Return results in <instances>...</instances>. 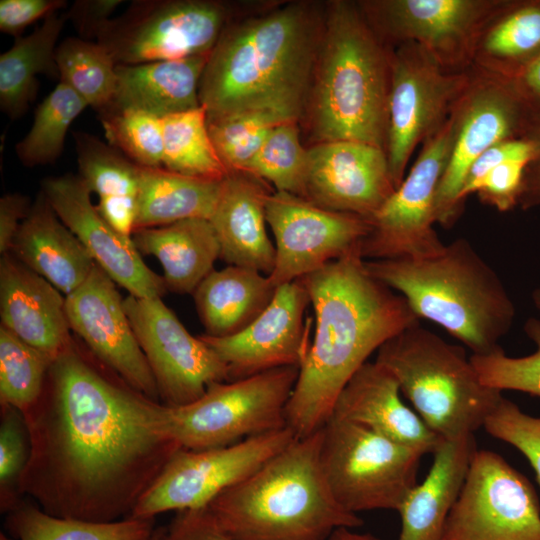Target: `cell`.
<instances>
[{
	"label": "cell",
	"instance_id": "33",
	"mask_svg": "<svg viewBox=\"0 0 540 540\" xmlns=\"http://www.w3.org/2000/svg\"><path fill=\"white\" fill-rule=\"evenodd\" d=\"M223 179L195 178L164 168L141 167L135 230L190 218L209 220L218 202Z\"/></svg>",
	"mask_w": 540,
	"mask_h": 540
},
{
	"label": "cell",
	"instance_id": "29",
	"mask_svg": "<svg viewBox=\"0 0 540 540\" xmlns=\"http://www.w3.org/2000/svg\"><path fill=\"white\" fill-rule=\"evenodd\" d=\"M131 238L141 255L159 261L167 290L177 294H193L220 258L217 235L210 221L203 218L137 229Z\"/></svg>",
	"mask_w": 540,
	"mask_h": 540
},
{
	"label": "cell",
	"instance_id": "28",
	"mask_svg": "<svg viewBox=\"0 0 540 540\" xmlns=\"http://www.w3.org/2000/svg\"><path fill=\"white\" fill-rule=\"evenodd\" d=\"M209 54L117 65L116 92L107 110L135 109L164 118L200 107L199 86Z\"/></svg>",
	"mask_w": 540,
	"mask_h": 540
},
{
	"label": "cell",
	"instance_id": "2",
	"mask_svg": "<svg viewBox=\"0 0 540 540\" xmlns=\"http://www.w3.org/2000/svg\"><path fill=\"white\" fill-rule=\"evenodd\" d=\"M300 279L315 330L285 411L296 438L326 423L339 393L373 352L419 324L407 301L367 271L360 249Z\"/></svg>",
	"mask_w": 540,
	"mask_h": 540
},
{
	"label": "cell",
	"instance_id": "57",
	"mask_svg": "<svg viewBox=\"0 0 540 540\" xmlns=\"http://www.w3.org/2000/svg\"><path fill=\"white\" fill-rule=\"evenodd\" d=\"M162 527H156L149 540H160Z\"/></svg>",
	"mask_w": 540,
	"mask_h": 540
},
{
	"label": "cell",
	"instance_id": "47",
	"mask_svg": "<svg viewBox=\"0 0 540 540\" xmlns=\"http://www.w3.org/2000/svg\"><path fill=\"white\" fill-rule=\"evenodd\" d=\"M540 159V148L528 137L499 142L482 153L469 168L458 196L461 206L469 196L471 187L492 168L506 162L530 164Z\"/></svg>",
	"mask_w": 540,
	"mask_h": 540
},
{
	"label": "cell",
	"instance_id": "35",
	"mask_svg": "<svg viewBox=\"0 0 540 540\" xmlns=\"http://www.w3.org/2000/svg\"><path fill=\"white\" fill-rule=\"evenodd\" d=\"M6 528L17 540H149L156 527L154 518L94 522L53 516L20 502L8 513Z\"/></svg>",
	"mask_w": 540,
	"mask_h": 540
},
{
	"label": "cell",
	"instance_id": "27",
	"mask_svg": "<svg viewBox=\"0 0 540 540\" xmlns=\"http://www.w3.org/2000/svg\"><path fill=\"white\" fill-rule=\"evenodd\" d=\"M477 451L474 434L443 440L421 484L414 486L397 510V540H441L447 518L464 485Z\"/></svg>",
	"mask_w": 540,
	"mask_h": 540
},
{
	"label": "cell",
	"instance_id": "26",
	"mask_svg": "<svg viewBox=\"0 0 540 540\" xmlns=\"http://www.w3.org/2000/svg\"><path fill=\"white\" fill-rule=\"evenodd\" d=\"M9 253L65 296L80 287L96 265L42 192L22 221Z\"/></svg>",
	"mask_w": 540,
	"mask_h": 540
},
{
	"label": "cell",
	"instance_id": "5",
	"mask_svg": "<svg viewBox=\"0 0 540 540\" xmlns=\"http://www.w3.org/2000/svg\"><path fill=\"white\" fill-rule=\"evenodd\" d=\"M322 427L295 438L205 508L230 540H326L363 520L333 496L320 465Z\"/></svg>",
	"mask_w": 540,
	"mask_h": 540
},
{
	"label": "cell",
	"instance_id": "12",
	"mask_svg": "<svg viewBox=\"0 0 540 540\" xmlns=\"http://www.w3.org/2000/svg\"><path fill=\"white\" fill-rule=\"evenodd\" d=\"M452 115L453 143L435 203L436 222L445 228L461 214L458 196L473 162L499 142L527 137L537 119L510 79L483 71L473 74Z\"/></svg>",
	"mask_w": 540,
	"mask_h": 540
},
{
	"label": "cell",
	"instance_id": "41",
	"mask_svg": "<svg viewBox=\"0 0 540 540\" xmlns=\"http://www.w3.org/2000/svg\"><path fill=\"white\" fill-rule=\"evenodd\" d=\"M298 122L275 127L248 164L245 172L266 183L275 191L302 197L307 172L308 148L300 140Z\"/></svg>",
	"mask_w": 540,
	"mask_h": 540
},
{
	"label": "cell",
	"instance_id": "52",
	"mask_svg": "<svg viewBox=\"0 0 540 540\" xmlns=\"http://www.w3.org/2000/svg\"><path fill=\"white\" fill-rule=\"evenodd\" d=\"M526 103L540 114V55L510 79Z\"/></svg>",
	"mask_w": 540,
	"mask_h": 540
},
{
	"label": "cell",
	"instance_id": "51",
	"mask_svg": "<svg viewBox=\"0 0 540 540\" xmlns=\"http://www.w3.org/2000/svg\"><path fill=\"white\" fill-rule=\"evenodd\" d=\"M29 199L21 194H5L0 199V252L9 253L18 229L28 215Z\"/></svg>",
	"mask_w": 540,
	"mask_h": 540
},
{
	"label": "cell",
	"instance_id": "30",
	"mask_svg": "<svg viewBox=\"0 0 540 540\" xmlns=\"http://www.w3.org/2000/svg\"><path fill=\"white\" fill-rule=\"evenodd\" d=\"M269 276L240 266L213 270L193 293L205 335L227 337L248 327L271 303Z\"/></svg>",
	"mask_w": 540,
	"mask_h": 540
},
{
	"label": "cell",
	"instance_id": "56",
	"mask_svg": "<svg viewBox=\"0 0 540 540\" xmlns=\"http://www.w3.org/2000/svg\"><path fill=\"white\" fill-rule=\"evenodd\" d=\"M532 299L534 305L537 307V309L540 311V287L535 289L532 293Z\"/></svg>",
	"mask_w": 540,
	"mask_h": 540
},
{
	"label": "cell",
	"instance_id": "39",
	"mask_svg": "<svg viewBox=\"0 0 540 540\" xmlns=\"http://www.w3.org/2000/svg\"><path fill=\"white\" fill-rule=\"evenodd\" d=\"M54 359L0 326V402L22 414L42 395Z\"/></svg>",
	"mask_w": 540,
	"mask_h": 540
},
{
	"label": "cell",
	"instance_id": "1",
	"mask_svg": "<svg viewBox=\"0 0 540 540\" xmlns=\"http://www.w3.org/2000/svg\"><path fill=\"white\" fill-rule=\"evenodd\" d=\"M30 454L19 483L48 514L94 522L130 517L181 447L168 406L131 387L73 341L23 414Z\"/></svg>",
	"mask_w": 540,
	"mask_h": 540
},
{
	"label": "cell",
	"instance_id": "37",
	"mask_svg": "<svg viewBox=\"0 0 540 540\" xmlns=\"http://www.w3.org/2000/svg\"><path fill=\"white\" fill-rule=\"evenodd\" d=\"M59 81L74 90L98 114L113 102L117 74L113 57L100 43L77 37L64 39L56 49Z\"/></svg>",
	"mask_w": 540,
	"mask_h": 540
},
{
	"label": "cell",
	"instance_id": "13",
	"mask_svg": "<svg viewBox=\"0 0 540 540\" xmlns=\"http://www.w3.org/2000/svg\"><path fill=\"white\" fill-rule=\"evenodd\" d=\"M453 136L451 114L424 142L408 175L369 220L371 229L360 245L364 260L420 258L444 247L434 229L435 203Z\"/></svg>",
	"mask_w": 540,
	"mask_h": 540
},
{
	"label": "cell",
	"instance_id": "10",
	"mask_svg": "<svg viewBox=\"0 0 540 540\" xmlns=\"http://www.w3.org/2000/svg\"><path fill=\"white\" fill-rule=\"evenodd\" d=\"M234 18L221 1L135 0L96 41L117 65L178 60L209 54Z\"/></svg>",
	"mask_w": 540,
	"mask_h": 540
},
{
	"label": "cell",
	"instance_id": "16",
	"mask_svg": "<svg viewBox=\"0 0 540 540\" xmlns=\"http://www.w3.org/2000/svg\"><path fill=\"white\" fill-rule=\"evenodd\" d=\"M441 540H540L532 484L499 454L477 450Z\"/></svg>",
	"mask_w": 540,
	"mask_h": 540
},
{
	"label": "cell",
	"instance_id": "11",
	"mask_svg": "<svg viewBox=\"0 0 540 540\" xmlns=\"http://www.w3.org/2000/svg\"><path fill=\"white\" fill-rule=\"evenodd\" d=\"M472 76L444 69L412 42L390 52L386 154L395 188L414 149L448 120Z\"/></svg>",
	"mask_w": 540,
	"mask_h": 540
},
{
	"label": "cell",
	"instance_id": "9",
	"mask_svg": "<svg viewBox=\"0 0 540 540\" xmlns=\"http://www.w3.org/2000/svg\"><path fill=\"white\" fill-rule=\"evenodd\" d=\"M298 373L299 367L288 366L212 383L197 400L168 406L170 433L183 449L205 450L285 428Z\"/></svg>",
	"mask_w": 540,
	"mask_h": 540
},
{
	"label": "cell",
	"instance_id": "32",
	"mask_svg": "<svg viewBox=\"0 0 540 540\" xmlns=\"http://www.w3.org/2000/svg\"><path fill=\"white\" fill-rule=\"evenodd\" d=\"M66 20L65 14H49L0 55V107L9 118H19L29 108L37 93V75L59 78L56 42Z\"/></svg>",
	"mask_w": 540,
	"mask_h": 540
},
{
	"label": "cell",
	"instance_id": "7",
	"mask_svg": "<svg viewBox=\"0 0 540 540\" xmlns=\"http://www.w3.org/2000/svg\"><path fill=\"white\" fill-rule=\"evenodd\" d=\"M375 361L395 376L416 413L444 440L474 434L503 398L480 381L464 348L419 324L387 340Z\"/></svg>",
	"mask_w": 540,
	"mask_h": 540
},
{
	"label": "cell",
	"instance_id": "20",
	"mask_svg": "<svg viewBox=\"0 0 540 540\" xmlns=\"http://www.w3.org/2000/svg\"><path fill=\"white\" fill-rule=\"evenodd\" d=\"M116 285L96 264L86 281L66 296L70 329L99 362L134 389L160 401L152 371Z\"/></svg>",
	"mask_w": 540,
	"mask_h": 540
},
{
	"label": "cell",
	"instance_id": "44",
	"mask_svg": "<svg viewBox=\"0 0 540 540\" xmlns=\"http://www.w3.org/2000/svg\"><path fill=\"white\" fill-rule=\"evenodd\" d=\"M30 441L23 414L1 406L0 424V508L9 513L21 501L19 483L28 463Z\"/></svg>",
	"mask_w": 540,
	"mask_h": 540
},
{
	"label": "cell",
	"instance_id": "54",
	"mask_svg": "<svg viewBox=\"0 0 540 540\" xmlns=\"http://www.w3.org/2000/svg\"><path fill=\"white\" fill-rule=\"evenodd\" d=\"M349 527L335 529L326 540H381L369 533H358Z\"/></svg>",
	"mask_w": 540,
	"mask_h": 540
},
{
	"label": "cell",
	"instance_id": "50",
	"mask_svg": "<svg viewBox=\"0 0 540 540\" xmlns=\"http://www.w3.org/2000/svg\"><path fill=\"white\" fill-rule=\"evenodd\" d=\"M122 2V0H77L65 15L82 39L97 40L102 28Z\"/></svg>",
	"mask_w": 540,
	"mask_h": 540
},
{
	"label": "cell",
	"instance_id": "21",
	"mask_svg": "<svg viewBox=\"0 0 540 540\" xmlns=\"http://www.w3.org/2000/svg\"><path fill=\"white\" fill-rule=\"evenodd\" d=\"M41 192L94 262L129 295L155 298L165 294L162 276L144 263L131 237L121 234L104 219L78 175L45 178Z\"/></svg>",
	"mask_w": 540,
	"mask_h": 540
},
{
	"label": "cell",
	"instance_id": "34",
	"mask_svg": "<svg viewBox=\"0 0 540 540\" xmlns=\"http://www.w3.org/2000/svg\"><path fill=\"white\" fill-rule=\"evenodd\" d=\"M540 55V0L510 1L485 27L474 53L480 71L511 79Z\"/></svg>",
	"mask_w": 540,
	"mask_h": 540
},
{
	"label": "cell",
	"instance_id": "42",
	"mask_svg": "<svg viewBox=\"0 0 540 540\" xmlns=\"http://www.w3.org/2000/svg\"><path fill=\"white\" fill-rule=\"evenodd\" d=\"M109 145L144 168H163L162 118L135 109H109L100 114Z\"/></svg>",
	"mask_w": 540,
	"mask_h": 540
},
{
	"label": "cell",
	"instance_id": "8",
	"mask_svg": "<svg viewBox=\"0 0 540 540\" xmlns=\"http://www.w3.org/2000/svg\"><path fill=\"white\" fill-rule=\"evenodd\" d=\"M424 455L335 416L322 426V472L337 502L351 513L397 511L417 485Z\"/></svg>",
	"mask_w": 540,
	"mask_h": 540
},
{
	"label": "cell",
	"instance_id": "4",
	"mask_svg": "<svg viewBox=\"0 0 540 540\" xmlns=\"http://www.w3.org/2000/svg\"><path fill=\"white\" fill-rule=\"evenodd\" d=\"M390 52L358 4L330 2L306 100L314 144L356 141L386 151Z\"/></svg>",
	"mask_w": 540,
	"mask_h": 540
},
{
	"label": "cell",
	"instance_id": "49",
	"mask_svg": "<svg viewBox=\"0 0 540 540\" xmlns=\"http://www.w3.org/2000/svg\"><path fill=\"white\" fill-rule=\"evenodd\" d=\"M160 540H230L216 525L206 508L178 511L162 527Z\"/></svg>",
	"mask_w": 540,
	"mask_h": 540
},
{
	"label": "cell",
	"instance_id": "18",
	"mask_svg": "<svg viewBox=\"0 0 540 540\" xmlns=\"http://www.w3.org/2000/svg\"><path fill=\"white\" fill-rule=\"evenodd\" d=\"M265 211L276 250L269 278L277 288L360 249L371 229L362 216L328 210L288 192L272 191Z\"/></svg>",
	"mask_w": 540,
	"mask_h": 540
},
{
	"label": "cell",
	"instance_id": "23",
	"mask_svg": "<svg viewBox=\"0 0 540 540\" xmlns=\"http://www.w3.org/2000/svg\"><path fill=\"white\" fill-rule=\"evenodd\" d=\"M1 326L55 359L72 342L66 296L11 253L0 261Z\"/></svg>",
	"mask_w": 540,
	"mask_h": 540
},
{
	"label": "cell",
	"instance_id": "15",
	"mask_svg": "<svg viewBox=\"0 0 540 540\" xmlns=\"http://www.w3.org/2000/svg\"><path fill=\"white\" fill-rule=\"evenodd\" d=\"M510 1L375 0L358 5L384 42H412L444 69L463 72L474 60L477 42L490 21Z\"/></svg>",
	"mask_w": 540,
	"mask_h": 540
},
{
	"label": "cell",
	"instance_id": "6",
	"mask_svg": "<svg viewBox=\"0 0 540 540\" xmlns=\"http://www.w3.org/2000/svg\"><path fill=\"white\" fill-rule=\"evenodd\" d=\"M367 271L400 294L473 355L494 352L511 329L515 306L495 270L465 238L420 258L365 260Z\"/></svg>",
	"mask_w": 540,
	"mask_h": 540
},
{
	"label": "cell",
	"instance_id": "14",
	"mask_svg": "<svg viewBox=\"0 0 540 540\" xmlns=\"http://www.w3.org/2000/svg\"><path fill=\"white\" fill-rule=\"evenodd\" d=\"M296 438L289 427L205 450L180 448L138 501L132 515L155 518L176 510L205 508L241 482Z\"/></svg>",
	"mask_w": 540,
	"mask_h": 540
},
{
	"label": "cell",
	"instance_id": "38",
	"mask_svg": "<svg viewBox=\"0 0 540 540\" xmlns=\"http://www.w3.org/2000/svg\"><path fill=\"white\" fill-rule=\"evenodd\" d=\"M87 107L74 90L59 81L38 105L29 132L16 144L21 163L27 167L54 163L63 151L71 123Z\"/></svg>",
	"mask_w": 540,
	"mask_h": 540
},
{
	"label": "cell",
	"instance_id": "45",
	"mask_svg": "<svg viewBox=\"0 0 540 540\" xmlns=\"http://www.w3.org/2000/svg\"><path fill=\"white\" fill-rule=\"evenodd\" d=\"M483 427L491 436L514 446L527 458L540 485V417L523 412L503 397Z\"/></svg>",
	"mask_w": 540,
	"mask_h": 540
},
{
	"label": "cell",
	"instance_id": "25",
	"mask_svg": "<svg viewBox=\"0 0 540 540\" xmlns=\"http://www.w3.org/2000/svg\"><path fill=\"white\" fill-rule=\"evenodd\" d=\"M265 181L242 171H230L222 182L209 219L220 244V259L229 265L257 270L269 276L276 260L275 245L266 231Z\"/></svg>",
	"mask_w": 540,
	"mask_h": 540
},
{
	"label": "cell",
	"instance_id": "55",
	"mask_svg": "<svg viewBox=\"0 0 540 540\" xmlns=\"http://www.w3.org/2000/svg\"><path fill=\"white\" fill-rule=\"evenodd\" d=\"M527 137L532 139L534 142H536L540 148V114L538 115L534 123V126Z\"/></svg>",
	"mask_w": 540,
	"mask_h": 540
},
{
	"label": "cell",
	"instance_id": "22",
	"mask_svg": "<svg viewBox=\"0 0 540 540\" xmlns=\"http://www.w3.org/2000/svg\"><path fill=\"white\" fill-rule=\"evenodd\" d=\"M395 189L382 148L346 140L308 148L302 198L317 206L370 220Z\"/></svg>",
	"mask_w": 540,
	"mask_h": 540
},
{
	"label": "cell",
	"instance_id": "58",
	"mask_svg": "<svg viewBox=\"0 0 540 540\" xmlns=\"http://www.w3.org/2000/svg\"><path fill=\"white\" fill-rule=\"evenodd\" d=\"M0 540H17V539H15L14 537H12L11 535L8 536L7 534L1 532V533H0Z\"/></svg>",
	"mask_w": 540,
	"mask_h": 540
},
{
	"label": "cell",
	"instance_id": "48",
	"mask_svg": "<svg viewBox=\"0 0 540 540\" xmlns=\"http://www.w3.org/2000/svg\"><path fill=\"white\" fill-rule=\"evenodd\" d=\"M65 6L64 0H1L0 30L19 37L28 25Z\"/></svg>",
	"mask_w": 540,
	"mask_h": 540
},
{
	"label": "cell",
	"instance_id": "53",
	"mask_svg": "<svg viewBox=\"0 0 540 540\" xmlns=\"http://www.w3.org/2000/svg\"><path fill=\"white\" fill-rule=\"evenodd\" d=\"M518 205L523 209L540 205V159L525 169Z\"/></svg>",
	"mask_w": 540,
	"mask_h": 540
},
{
	"label": "cell",
	"instance_id": "3",
	"mask_svg": "<svg viewBox=\"0 0 540 540\" xmlns=\"http://www.w3.org/2000/svg\"><path fill=\"white\" fill-rule=\"evenodd\" d=\"M317 4L291 2L234 18L209 54L199 99L207 120L276 110L299 120L323 30Z\"/></svg>",
	"mask_w": 540,
	"mask_h": 540
},
{
	"label": "cell",
	"instance_id": "31",
	"mask_svg": "<svg viewBox=\"0 0 540 540\" xmlns=\"http://www.w3.org/2000/svg\"><path fill=\"white\" fill-rule=\"evenodd\" d=\"M78 176L98 197L97 210L118 232L135 231L141 167L87 132H74Z\"/></svg>",
	"mask_w": 540,
	"mask_h": 540
},
{
	"label": "cell",
	"instance_id": "36",
	"mask_svg": "<svg viewBox=\"0 0 540 540\" xmlns=\"http://www.w3.org/2000/svg\"><path fill=\"white\" fill-rule=\"evenodd\" d=\"M163 168L177 174L220 180L228 169L220 159L200 107L162 118Z\"/></svg>",
	"mask_w": 540,
	"mask_h": 540
},
{
	"label": "cell",
	"instance_id": "40",
	"mask_svg": "<svg viewBox=\"0 0 540 540\" xmlns=\"http://www.w3.org/2000/svg\"><path fill=\"white\" fill-rule=\"evenodd\" d=\"M298 122L276 110H252L207 120L215 149L228 171L245 172L271 131L280 124Z\"/></svg>",
	"mask_w": 540,
	"mask_h": 540
},
{
	"label": "cell",
	"instance_id": "19",
	"mask_svg": "<svg viewBox=\"0 0 540 540\" xmlns=\"http://www.w3.org/2000/svg\"><path fill=\"white\" fill-rule=\"evenodd\" d=\"M311 305L301 279L279 286L275 295L248 327L227 337H199L227 368V381L245 379L272 369L300 367L309 350Z\"/></svg>",
	"mask_w": 540,
	"mask_h": 540
},
{
	"label": "cell",
	"instance_id": "43",
	"mask_svg": "<svg viewBox=\"0 0 540 540\" xmlns=\"http://www.w3.org/2000/svg\"><path fill=\"white\" fill-rule=\"evenodd\" d=\"M524 331L535 344L534 353L510 357L500 347L486 355H471L480 381L499 391L515 390L540 397V320L529 318Z\"/></svg>",
	"mask_w": 540,
	"mask_h": 540
},
{
	"label": "cell",
	"instance_id": "17",
	"mask_svg": "<svg viewBox=\"0 0 540 540\" xmlns=\"http://www.w3.org/2000/svg\"><path fill=\"white\" fill-rule=\"evenodd\" d=\"M123 303L163 404H189L210 384L228 380L225 364L199 336L187 331L161 297L128 295Z\"/></svg>",
	"mask_w": 540,
	"mask_h": 540
},
{
	"label": "cell",
	"instance_id": "46",
	"mask_svg": "<svg viewBox=\"0 0 540 540\" xmlns=\"http://www.w3.org/2000/svg\"><path fill=\"white\" fill-rule=\"evenodd\" d=\"M529 164L506 162L489 170L470 189L480 199L499 211H508L518 205L525 169Z\"/></svg>",
	"mask_w": 540,
	"mask_h": 540
},
{
	"label": "cell",
	"instance_id": "24",
	"mask_svg": "<svg viewBox=\"0 0 540 540\" xmlns=\"http://www.w3.org/2000/svg\"><path fill=\"white\" fill-rule=\"evenodd\" d=\"M400 392L397 379L388 369L376 361H367L339 393L331 416L433 454L444 439L401 400Z\"/></svg>",
	"mask_w": 540,
	"mask_h": 540
}]
</instances>
